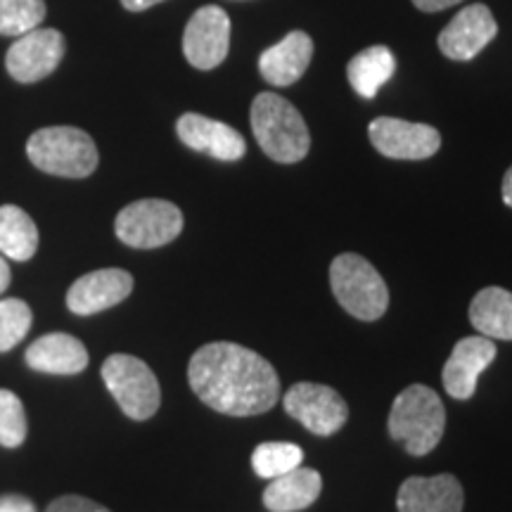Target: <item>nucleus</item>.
Listing matches in <instances>:
<instances>
[{
	"label": "nucleus",
	"mask_w": 512,
	"mask_h": 512,
	"mask_svg": "<svg viewBox=\"0 0 512 512\" xmlns=\"http://www.w3.org/2000/svg\"><path fill=\"white\" fill-rule=\"evenodd\" d=\"M192 392L209 408L233 418L261 415L278 403V373L264 356L233 342H211L188 366Z\"/></svg>",
	"instance_id": "1"
},
{
	"label": "nucleus",
	"mask_w": 512,
	"mask_h": 512,
	"mask_svg": "<svg viewBox=\"0 0 512 512\" xmlns=\"http://www.w3.org/2000/svg\"><path fill=\"white\" fill-rule=\"evenodd\" d=\"M252 131L256 143L278 164H297L309 155V126L297 107L283 95L259 93L252 102Z\"/></svg>",
	"instance_id": "2"
},
{
	"label": "nucleus",
	"mask_w": 512,
	"mask_h": 512,
	"mask_svg": "<svg viewBox=\"0 0 512 512\" xmlns=\"http://www.w3.org/2000/svg\"><path fill=\"white\" fill-rule=\"evenodd\" d=\"M389 434L411 456H427L439 446L446 430V411L439 394L425 384H411L394 399Z\"/></svg>",
	"instance_id": "3"
},
{
	"label": "nucleus",
	"mask_w": 512,
	"mask_h": 512,
	"mask_svg": "<svg viewBox=\"0 0 512 512\" xmlns=\"http://www.w3.org/2000/svg\"><path fill=\"white\" fill-rule=\"evenodd\" d=\"M27 155L38 171L62 178H86L98 169V147L86 131L74 126H50L36 131Z\"/></svg>",
	"instance_id": "4"
},
{
	"label": "nucleus",
	"mask_w": 512,
	"mask_h": 512,
	"mask_svg": "<svg viewBox=\"0 0 512 512\" xmlns=\"http://www.w3.org/2000/svg\"><path fill=\"white\" fill-rule=\"evenodd\" d=\"M330 285L337 302L358 320H377L389 306V290L382 275L358 254H339L330 266Z\"/></svg>",
	"instance_id": "5"
},
{
	"label": "nucleus",
	"mask_w": 512,
	"mask_h": 512,
	"mask_svg": "<svg viewBox=\"0 0 512 512\" xmlns=\"http://www.w3.org/2000/svg\"><path fill=\"white\" fill-rule=\"evenodd\" d=\"M100 375L114 401L131 420H150L159 411L162 389L145 361L128 354H114L102 363Z\"/></svg>",
	"instance_id": "6"
},
{
	"label": "nucleus",
	"mask_w": 512,
	"mask_h": 512,
	"mask_svg": "<svg viewBox=\"0 0 512 512\" xmlns=\"http://www.w3.org/2000/svg\"><path fill=\"white\" fill-rule=\"evenodd\" d=\"M117 238L133 249H157L174 242L183 230V214L174 202L138 200L119 211Z\"/></svg>",
	"instance_id": "7"
},
{
	"label": "nucleus",
	"mask_w": 512,
	"mask_h": 512,
	"mask_svg": "<svg viewBox=\"0 0 512 512\" xmlns=\"http://www.w3.org/2000/svg\"><path fill=\"white\" fill-rule=\"evenodd\" d=\"M285 413L292 415L316 437H330L339 432L349 418L347 401L328 384L297 382L283 399Z\"/></svg>",
	"instance_id": "8"
},
{
	"label": "nucleus",
	"mask_w": 512,
	"mask_h": 512,
	"mask_svg": "<svg viewBox=\"0 0 512 512\" xmlns=\"http://www.w3.org/2000/svg\"><path fill=\"white\" fill-rule=\"evenodd\" d=\"M230 19L219 5H204L190 17L183 34V53L195 69L209 72L228 57Z\"/></svg>",
	"instance_id": "9"
},
{
	"label": "nucleus",
	"mask_w": 512,
	"mask_h": 512,
	"mask_svg": "<svg viewBox=\"0 0 512 512\" xmlns=\"http://www.w3.org/2000/svg\"><path fill=\"white\" fill-rule=\"evenodd\" d=\"M370 143L389 159H430L439 152L441 133L434 126L413 124L394 117H380L368 126Z\"/></svg>",
	"instance_id": "10"
},
{
	"label": "nucleus",
	"mask_w": 512,
	"mask_h": 512,
	"mask_svg": "<svg viewBox=\"0 0 512 512\" xmlns=\"http://www.w3.org/2000/svg\"><path fill=\"white\" fill-rule=\"evenodd\" d=\"M64 57V36L57 29H34L19 36L5 55V67L19 83H36L57 69Z\"/></svg>",
	"instance_id": "11"
},
{
	"label": "nucleus",
	"mask_w": 512,
	"mask_h": 512,
	"mask_svg": "<svg viewBox=\"0 0 512 512\" xmlns=\"http://www.w3.org/2000/svg\"><path fill=\"white\" fill-rule=\"evenodd\" d=\"M498 36V24L491 10L482 3L467 5L458 12L446 29L441 31L437 43L448 60L467 62L477 57Z\"/></svg>",
	"instance_id": "12"
},
{
	"label": "nucleus",
	"mask_w": 512,
	"mask_h": 512,
	"mask_svg": "<svg viewBox=\"0 0 512 512\" xmlns=\"http://www.w3.org/2000/svg\"><path fill=\"white\" fill-rule=\"evenodd\" d=\"M496 354L498 349L494 339L484 335L460 339L456 347H453L451 356H448L444 373H441L446 394L458 401L472 399V394H475L477 389L479 375L494 363Z\"/></svg>",
	"instance_id": "13"
},
{
	"label": "nucleus",
	"mask_w": 512,
	"mask_h": 512,
	"mask_svg": "<svg viewBox=\"0 0 512 512\" xmlns=\"http://www.w3.org/2000/svg\"><path fill=\"white\" fill-rule=\"evenodd\" d=\"M133 292V275L121 268H100L81 275L67 292V306L76 316H93L124 302Z\"/></svg>",
	"instance_id": "14"
},
{
	"label": "nucleus",
	"mask_w": 512,
	"mask_h": 512,
	"mask_svg": "<svg viewBox=\"0 0 512 512\" xmlns=\"http://www.w3.org/2000/svg\"><path fill=\"white\" fill-rule=\"evenodd\" d=\"M176 133L181 143L188 145L190 150L221 159V162H238L247 152V143L240 131L223 124V121L202 117V114L195 112L183 114L178 119Z\"/></svg>",
	"instance_id": "15"
},
{
	"label": "nucleus",
	"mask_w": 512,
	"mask_h": 512,
	"mask_svg": "<svg viewBox=\"0 0 512 512\" xmlns=\"http://www.w3.org/2000/svg\"><path fill=\"white\" fill-rule=\"evenodd\" d=\"M463 486L453 475L408 477L396 496L399 512H463Z\"/></svg>",
	"instance_id": "16"
},
{
	"label": "nucleus",
	"mask_w": 512,
	"mask_h": 512,
	"mask_svg": "<svg viewBox=\"0 0 512 512\" xmlns=\"http://www.w3.org/2000/svg\"><path fill=\"white\" fill-rule=\"evenodd\" d=\"M313 41L304 31H292L283 41L264 50L259 57V72L271 86L285 88L302 79L311 64Z\"/></svg>",
	"instance_id": "17"
},
{
	"label": "nucleus",
	"mask_w": 512,
	"mask_h": 512,
	"mask_svg": "<svg viewBox=\"0 0 512 512\" xmlns=\"http://www.w3.org/2000/svg\"><path fill=\"white\" fill-rule=\"evenodd\" d=\"M29 368L48 375H76L88 366V351L67 332H50L38 337L24 354Z\"/></svg>",
	"instance_id": "18"
},
{
	"label": "nucleus",
	"mask_w": 512,
	"mask_h": 512,
	"mask_svg": "<svg viewBox=\"0 0 512 512\" xmlns=\"http://www.w3.org/2000/svg\"><path fill=\"white\" fill-rule=\"evenodd\" d=\"M323 479L311 467H294L285 475L271 479L264 491V505L271 512H297L316 503Z\"/></svg>",
	"instance_id": "19"
},
{
	"label": "nucleus",
	"mask_w": 512,
	"mask_h": 512,
	"mask_svg": "<svg viewBox=\"0 0 512 512\" xmlns=\"http://www.w3.org/2000/svg\"><path fill=\"white\" fill-rule=\"evenodd\" d=\"M470 323L479 335L512 342V292L503 287H484L470 304Z\"/></svg>",
	"instance_id": "20"
},
{
	"label": "nucleus",
	"mask_w": 512,
	"mask_h": 512,
	"mask_svg": "<svg viewBox=\"0 0 512 512\" xmlns=\"http://www.w3.org/2000/svg\"><path fill=\"white\" fill-rule=\"evenodd\" d=\"M394 72L396 60L387 46H373L363 50L347 67L351 88L366 100H373L384 83L392 79Z\"/></svg>",
	"instance_id": "21"
},
{
	"label": "nucleus",
	"mask_w": 512,
	"mask_h": 512,
	"mask_svg": "<svg viewBox=\"0 0 512 512\" xmlns=\"http://www.w3.org/2000/svg\"><path fill=\"white\" fill-rule=\"evenodd\" d=\"M38 249V228L31 216L15 204L0 207V254L29 261Z\"/></svg>",
	"instance_id": "22"
},
{
	"label": "nucleus",
	"mask_w": 512,
	"mask_h": 512,
	"mask_svg": "<svg viewBox=\"0 0 512 512\" xmlns=\"http://www.w3.org/2000/svg\"><path fill=\"white\" fill-rule=\"evenodd\" d=\"M304 451L297 444H287V441H266L259 444L252 453V467L261 479H275L285 472L294 470L302 465Z\"/></svg>",
	"instance_id": "23"
},
{
	"label": "nucleus",
	"mask_w": 512,
	"mask_h": 512,
	"mask_svg": "<svg viewBox=\"0 0 512 512\" xmlns=\"http://www.w3.org/2000/svg\"><path fill=\"white\" fill-rule=\"evenodd\" d=\"M46 17L43 0H0V36H24L41 27Z\"/></svg>",
	"instance_id": "24"
},
{
	"label": "nucleus",
	"mask_w": 512,
	"mask_h": 512,
	"mask_svg": "<svg viewBox=\"0 0 512 512\" xmlns=\"http://www.w3.org/2000/svg\"><path fill=\"white\" fill-rule=\"evenodd\" d=\"M31 309L22 299H0V354L17 347L31 328Z\"/></svg>",
	"instance_id": "25"
},
{
	"label": "nucleus",
	"mask_w": 512,
	"mask_h": 512,
	"mask_svg": "<svg viewBox=\"0 0 512 512\" xmlns=\"http://www.w3.org/2000/svg\"><path fill=\"white\" fill-rule=\"evenodd\" d=\"M27 439L24 403L10 389H0V446L17 448Z\"/></svg>",
	"instance_id": "26"
},
{
	"label": "nucleus",
	"mask_w": 512,
	"mask_h": 512,
	"mask_svg": "<svg viewBox=\"0 0 512 512\" xmlns=\"http://www.w3.org/2000/svg\"><path fill=\"white\" fill-rule=\"evenodd\" d=\"M46 512H112L105 505L91 501L83 496H62L48 505Z\"/></svg>",
	"instance_id": "27"
},
{
	"label": "nucleus",
	"mask_w": 512,
	"mask_h": 512,
	"mask_svg": "<svg viewBox=\"0 0 512 512\" xmlns=\"http://www.w3.org/2000/svg\"><path fill=\"white\" fill-rule=\"evenodd\" d=\"M0 512H36L27 496H0Z\"/></svg>",
	"instance_id": "28"
},
{
	"label": "nucleus",
	"mask_w": 512,
	"mask_h": 512,
	"mask_svg": "<svg viewBox=\"0 0 512 512\" xmlns=\"http://www.w3.org/2000/svg\"><path fill=\"white\" fill-rule=\"evenodd\" d=\"M460 0H413V5L422 12H439L451 8V5H458Z\"/></svg>",
	"instance_id": "29"
},
{
	"label": "nucleus",
	"mask_w": 512,
	"mask_h": 512,
	"mask_svg": "<svg viewBox=\"0 0 512 512\" xmlns=\"http://www.w3.org/2000/svg\"><path fill=\"white\" fill-rule=\"evenodd\" d=\"M157 3H164V0H121V5H124L128 12H143Z\"/></svg>",
	"instance_id": "30"
},
{
	"label": "nucleus",
	"mask_w": 512,
	"mask_h": 512,
	"mask_svg": "<svg viewBox=\"0 0 512 512\" xmlns=\"http://www.w3.org/2000/svg\"><path fill=\"white\" fill-rule=\"evenodd\" d=\"M8 285H10V266H8V261L0 256V294L8 290Z\"/></svg>",
	"instance_id": "31"
},
{
	"label": "nucleus",
	"mask_w": 512,
	"mask_h": 512,
	"mask_svg": "<svg viewBox=\"0 0 512 512\" xmlns=\"http://www.w3.org/2000/svg\"><path fill=\"white\" fill-rule=\"evenodd\" d=\"M501 192H503V202L508 204V207H512V166H510L508 174H505V178H503Z\"/></svg>",
	"instance_id": "32"
}]
</instances>
